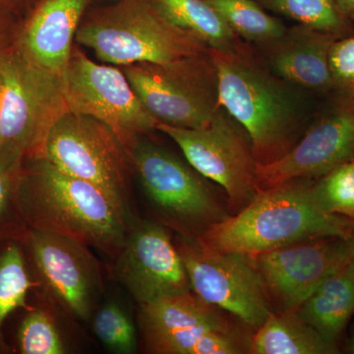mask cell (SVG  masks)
I'll return each mask as SVG.
<instances>
[{"label":"cell","mask_w":354,"mask_h":354,"mask_svg":"<svg viewBox=\"0 0 354 354\" xmlns=\"http://www.w3.org/2000/svg\"><path fill=\"white\" fill-rule=\"evenodd\" d=\"M209 53L218 73L221 106L248 134L258 165L285 157L311 122L299 88L272 73L248 41Z\"/></svg>","instance_id":"6da1fadb"},{"label":"cell","mask_w":354,"mask_h":354,"mask_svg":"<svg viewBox=\"0 0 354 354\" xmlns=\"http://www.w3.org/2000/svg\"><path fill=\"white\" fill-rule=\"evenodd\" d=\"M19 203L35 230L64 235L113 257L120 253L131 227L123 205L46 158L25 160Z\"/></svg>","instance_id":"7a4b0ae2"},{"label":"cell","mask_w":354,"mask_h":354,"mask_svg":"<svg viewBox=\"0 0 354 354\" xmlns=\"http://www.w3.org/2000/svg\"><path fill=\"white\" fill-rule=\"evenodd\" d=\"M316 179L297 178L258 190L241 211L197 236L223 252L253 256L312 237L346 239L351 218L326 213L314 190Z\"/></svg>","instance_id":"3957f363"},{"label":"cell","mask_w":354,"mask_h":354,"mask_svg":"<svg viewBox=\"0 0 354 354\" xmlns=\"http://www.w3.org/2000/svg\"><path fill=\"white\" fill-rule=\"evenodd\" d=\"M75 41L109 64L172 62L209 46L158 10L153 0H118L84 15Z\"/></svg>","instance_id":"277c9868"},{"label":"cell","mask_w":354,"mask_h":354,"mask_svg":"<svg viewBox=\"0 0 354 354\" xmlns=\"http://www.w3.org/2000/svg\"><path fill=\"white\" fill-rule=\"evenodd\" d=\"M68 111L64 81L30 59L15 38L0 53V147L44 157L51 128Z\"/></svg>","instance_id":"5b68a950"},{"label":"cell","mask_w":354,"mask_h":354,"mask_svg":"<svg viewBox=\"0 0 354 354\" xmlns=\"http://www.w3.org/2000/svg\"><path fill=\"white\" fill-rule=\"evenodd\" d=\"M140 101L164 124L196 129L221 108L218 73L209 53L169 62L120 66Z\"/></svg>","instance_id":"8992f818"},{"label":"cell","mask_w":354,"mask_h":354,"mask_svg":"<svg viewBox=\"0 0 354 354\" xmlns=\"http://www.w3.org/2000/svg\"><path fill=\"white\" fill-rule=\"evenodd\" d=\"M127 152L149 202L177 234L200 236L230 216L201 174L174 153L142 137Z\"/></svg>","instance_id":"52a82bcc"},{"label":"cell","mask_w":354,"mask_h":354,"mask_svg":"<svg viewBox=\"0 0 354 354\" xmlns=\"http://www.w3.org/2000/svg\"><path fill=\"white\" fill-rule=\"evenodd\" d=\"M193 292L158 298L140 306L145 346L158 354L248 353L250 337Z\"/></svg>","instance_id":"ba28073f"},{"label":"cell","mask_w":354,"mask_h":354,"mask_svg":"<svg viewBox=\"0 0 354 354\" xmlns=\"http://www.w3.org/2000/svg\"><path fill=\"white\" fill-rule=\"evenodd\" d=\"M157 130L176 142L195 171L223 188L232 214L255 196L258 162L250 138L223 106L205 127L187 129L158 122Z\"/></svg>","instance_id":"9c48e42d"},{"label":"cell","mask_w":354,"mask_h":354,"mask_svg":"<svg viewBox=\"0 0 354 354\" xmlns=\"http://www.w3.org/2000/svg\"><path fill=\"white\" fill-rule=\"evenodd\" d=\"M174 243L191 290L200 299L227 312L253 332L264 323L272 310L250 256L223 252L198 237L179 234Z\"/></svg>","instance_id":"30bf717a"},{"label":"cell","mask_w":354,"mask_h":354,"mask_svg":"<svg viewBox=\"0 0 354 354\" xmlns=\"http://www.w3.org/2000/svg\"><path fill=\"white\" fill-rule=\"evenodd\" d=\"M44 158L65 174L106 191L129 211V157L102 121L67 111L51 128Z\"/></svg>","instance_id":"8fae6325"},{"label":"cell","mask_w":354,"mask_h":354,"mask_svg":"<svg viewBox=\"0 0 354 354\" xmlns=\"http://www.w3.org/2000/svg\"><path fill=\"white\" fill-rule=\"evenodd\" d=\"M68 111L108 125L125 149L157 130L158 121L133 90L122 70L102 65L73 46L64 77Z\"/></svg>","instance_id":"7c38bea8"},{"label":"cell","mask_w":354,"mask_h":354,"mask_svg":"<svg viewBox=\"0 0 354 354\" xmlns=\"http://www.w3.org/2000/svg\"><path fill=\"white\" fill-rule=\"evenodd\" d=\"M272 311H295L321 283L349 263L346 239L312 237L253 256Z\"/></svg>","instance_id":"4fadbf2b"},{"label":"cell","mask_w":354,"mask_h":354,"mask_svg":"<svg viewBox=\"0 0 354 354\" xmlns=\"http://www.w3.org/2000/svg\"><path fill=\"white\" fill-rule=\"evenodd\" d=\"M354 160V99L333 95L285 157L258 165L256 190L297 178L318 179Z\"/></svg>","instance_id":"5bb4252c"},{"label":"cell","mask_w":354,"mask_h":354,"mask_svg":"<svg viewBox=\"0 0 354 354\" xmlns=\"http://www.w3.org/2000/svg\"><path fill=\"white\" fill-rule=\"evenodd\" d=\"M115 258L114 274L140 306L191 290L183 259L162 223L151 221L131 223Z\"/></svg>","instance_id":"9a60e30c"},{"label":"cell","mask_w":354,"mask_h":354,"mask_svg":"<svg viewBox=\"0 0 354 354\" xmlns=\"http://www.w3.org/2000/svg\"><path fill=\"white\" fill-rule=\"evenodd\" d=\"M32 259L50 297L69 315L88 320L101 290L95 258L80 242L32 228L29 239Z\"/></svg>","instance_id":"2e32d148"},{"label":"cell","mask_w":354,"mask_h":354,"mask_svg":"<svg viewBox=\"0 0 354 354\" xmlns=\"http://www.w3.org/2000/svg\"><path fill=\"white\" fill-rule=\"evenodd\" d=\"M335 37L297 24L271 41L253 44L272 73L305 92L330 97L335 95L330 66Z\"/></svg>","instance_id":"e0dca14e"},{"label":"cell","mask_w":354,"mask_h":354,"mask_svg":"<svg viewBox=\"0 0 354 354\" xmlns=\"http://www.w3.org/2000/svg\"><path fill=\"white\" fill-rule=\"evenodd\" d=\"M91 0H37L15 41L39 67L64 81L77 30Z\"/></svg>","instance_id":"ac0fdd59"},{"label":"cell","mask_w":354,"mask_h":354,"mask_svg":"<svg viewBox=\"0 0 354 354\" xmlns=\"http://www.w3.org/2000/svg\"><path fill=\"white\" fill-rule=\"evenodd\" d=\"M295 312L324 339L342 349L354 317V270L349 263L324 279Z\"/></svg>","instance_id":"d6986e66"},{"label":"cell","mask_w":354,"mask_h":354,"mask_svg":"<svg viewBox=\"0 0 354 354\" xmlns=\"http://www.w3.org/2000/svg\"><path fill=\"white\" fill-rule=\"evenodd\" d=\"M342 349L324 339L295 311L270 312L251 335L248 353L337 354Z\"/></svg>","instance_id":"ffe728a7"},{"label":"cell","mask_w":354,"mask_h":354,"mask_svg":"<svg viewBox=\"0 0 354 354\" xmlns=\"http://www.w3.org/2000/svg\"><path fill=\"white\" fill-rule=\"evenodd\" d=\"M153 2L167 19L196 36L209 48L234 50L243 41L204 0H153Z\"/></svg>","instance_id":"44dd1931"},{"label":"cell","mask_w":354,"mask_h":354,"mask_svg":"<svg viewBox=\"0 0 354 354\" xmlns=\"http://www.w3.org/2000/svg\"><path fill=\"white\" fill-rule=\"evenodd\" d=\"M269 12L286 16L297 24L326 32L337 39L354 36V22L348 19L337 0H257Z\"/></svg>","instance_id":"7402d4cb"},{"label":"cell","mask_w":354,"mask_h":354,"mask_svg":"<svg viewBox=\"0 0 354 354\" xmlns=\"http://www.w3.org/2000/svg\"><path fill=\"white\" fill-rule=\"evenodd\" d=\"M235 34L252 44L278 38L286 26L266 10L257 0H204Z\"/></svg>","instance_id":"603a6c76"},{"label":"cell","mask_w":354,"mask_h":354,"mask_svg":"<svg viewBox=\"0 0 354 354\" xmlns=\"http://www.w3.org/2000/svg\"><path fill=\"white\" fill-rule=\"evenodd\" d=\"M31 286L24 255L17 244H11L0 255V330L7 317L26 306Z\"/></svg>","instance_id":"cb8c5ba5"},{"label":"cell","mask_w":354,"mask_h":354,"mask_svg":"<svg viewBox=\"0 0 354 354\" xmlns=\"http://www.w3.org/2000/svg\"><path fill=\"white\" fill-rule=\"evenodd\" d=\"M317 201L326 213L354 221V165L349 162L316 179Z\"/></svg>","instance_id":"d4e9b609"},{"label":"cell","mask_w":354,"mask_h":354,"mask_svg":"<svg viewBox=\"0 0 354 354\" xmlns=\"http://www.w3.org/2000/svg\"><path fill=\"white\" fill-rule=\"evenodd\" d=\"M100 341L116 353L129 354L137 348L135 327L120 304L108 302L95 313L93 322Z\"/></svg>","instance_id":"484cf974"},{"label":"cell","mask_w":354,"mask_h":354,"mask_svg":"<svg viewBox=\"0 0 354 354\" xmlns=\"http://www.w3.org/2000/svg\"><path fill=\"white\" fill-rule=\"evenodd\" d=\"M19 346L24 354L65 353L64 342L55 320L48 312H30L21 325Z\"/></svg>","instance_id":"4316f807"},{"label":"cell","mask_w":354,"mask_h":354,"mask_svg":"<svg viewBox=\"0 0 354 354\" xmlns=\"http://www.w3.org/2000/svg\"><path fill=\"white\" fill-rule=\"evenodd\" d=\"M25 156L13 148L0 147V220L6 216L14 200L19 201Z\"/></svg>","instance_id":"83f0119b"},{"label":"cell","mask_w":354,"mask_h":354,"mask_svg":"<svg viewBox=\"0 0 354 354\" xmlns=\"http://www.w3.org/2000/svg\"><path fill=\"white\" fill-rule=\"evenodd\" d=\"M330 66L335 95L354 99V36L335 41L330 50Z\"/></svg>","instance_id":"f1b7e54d"},{"label":"cell","mask_w":354,"mask_h":354,"mask_svg":"<svg viewBox=\"0 0 354 354\" xmlns=\"http://www.w3.org/2000/svg\"><path fill=\"white\" fill-rule=\"evenodd\" d=\"M36 2L37 0H0V10L20 21L29 13Z\"/></svg>","instance_id":"f546056e"},{"label":"cell","mask_w":354,"mask_h":354,"mask_svg":"<svg viewBox=\"0 0 354 354\" xmlns=\"http://www.w3.org/2000/svg\"><path fill=\"white\" fill-rule=\"evenodd\" d=\"M19 20L10 14L0 10V48L10 44L15 38Z\"/></svg>","instance_id":"4dcf8cb0"},{"label":"cell","mask_w":354,"mask_h":354,"mask_svg":"<svg viewBox=\"0 0 354 354\" xmlns=\"http://www.w3.org/2000/svg\"><path fill=\"white\" fill-rule=\"evenodd\" d=\"M337 3L342 13L354 22V0H337Z\"/></svg>","instance_id":"1f68e13d"},{"label":"cell","mask_w":354,"mask_h":354,"mask_svg":"<svg viewBox=\"0 0 354 354\" xmlns=\"http://www.w3.org/2000/svg\"><path fill=\"white\" fill-rule=\"evenodd\" d=\"M346 242L348 245L349 265L354 270V221L351 220V230L348 236L346 237Z\"/></svg>","instance_id":"d6a6232c"},{"label":"cell","mask_w":354,"mask_h":354,"mask_svg":"<svg viewBox=\"0 0 354 354\" xmlns=\"http://www.w3.org/2000/svg\"><path fill=\"white\" fill-rule=\"evenodd\" d=\"M342 351H346V353L354 354V323L348 337H346V342L342 344Z\"/></svg>","instance_id":"836d02e7"},{"label":"cell","mask_w":354,"mask_h":354,"mask_svg":"<svg viewBox=\"0 0 354 354\" xmlns=\"http://www.w3.org/2000/svg\"><path fill=\"white\" fill-rule=\"evenodd\" d=\"M6 48V46H4ZM4 48H0V53H1V50H3Z\"/></svg>","instance_id":"e575fe53"},{"label":"cell","mask_w":354,"mask_h":354,"mask_svg":"<svg viewBox=\"0 0 354 354\" xmlns=\"http://www.w3.org/2000/svg\"><path fill=\"white\" fill-rule=\"evenodd\" d=\"M353 162V165H354V160H353V162Z\"/></svg>","instance_id":"d590c367"}]
</instances>
